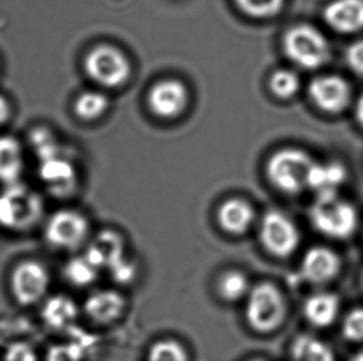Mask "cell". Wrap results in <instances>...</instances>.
I'll return each mask as SVG.
<instances>
[{"instance_id": "obj_1", "label": "cell", "mask_w": 363, "mask_h": 361, "mask_svg": "<svg viewBox=\"0 0 363 361\" xmlns=\"http://www.w3.org/2000/svg\"><path fill=\"white\" fill-rule=\"evenodd\" d=\"M245 316L250 329L255 333L277 332L288 316L284 293L269 281L255 283L245 298Z\"/></svg>"}, {"instance_id": "obj_2", "label": "cell", "mask_w": 363, "mask_h": 361, "mask_svg": "<svg viewBox=\"0 0 363 361\" xmlns=\"http://www.w3.org/2000/svg\"><path fill=\"white\" fill-rule=\"evenodd\" d=\"M310 222L325 236L347 239L357 229L359 214L354 205L340 200L336 190H321L310 210Z\"/></svg>"}, {"instance_id": "obj_3", "label": "cell", "mask_w": 363, "mask_h": 361, "mask_svg": "<svg viewBox=\"0 0 363 361\" xmlns=\"http://www.w3.org/2000/svg\"><path fill=\"white\" fill-rule=\"evenodd\" d=\"M313 165L314 161L306 152L298 149H284L270 157L267 176L272 185L285 195H299L308 188Z\"/></svg>"}, {"instance_id": "obj_4", "label": "cell", "mask_w": 363, "mask_h": 361, "mask_svg": "<svg viewBox=\"0 0 363 361\" xmlns=\"http://www.w3.org/2000/svg\"><path fill=\"white\" fill-rule=\"evenodd\" d=\"M284 50L286 56L303 69H319L330 59L328 40L310 25L291 28L284 36Z\"/></svg>"}, {"instance_id": "obj_5", "label": "cell", "mask_w": 363, "mask_h": 361, "mask_svg": "<svg viewBox=\"0 0 363 361\" xmlns=\"http://www.w3.org/2000/svg\"><path fill=\"white\" fill-rule=\"evenodd\" d=\"M259 240L268 254L286 259L299 248L301 235L289 217L279 210H269L260 220Z\"/></svg>"}, {"instance_id": "obj_6", "label": "cell", "mask_w": 363, "mask_h": 361, "mask_svg": "<svg viewBox=\"0 0 363 361\" xmlns=\"http://www.w3.org/2000/svg\"><path fill=\"white\" fill-rule=\"evenodd\" d=\"M49 270L36 260H24L15 266L10 275V291L23 307L41 302L49 292Z\"/></svg>"}, {"instance_id": "obj_7", "label": "cell", "mask_w": 363, "mask_h": 361, "mask_svg": "<svg viewBox=\"0 0 363 361\" xmlns=\"http://www.w3.org/2000/svg\"><path fill=\"white\" fill-rule=\"evenodd\" d=\"M89 219L77 210H57L50 215L45 224V240L56 249H79L89 239Z\"/></svg>"}, {"instance_id": "obj_8", "label": "cell", "mask_w": 363, "mask_h": 361, "mask_svg": "<svg viewBox=\"0 0 363 361\" xmlns=\"http://www.w3.org/2000/svg\"><path fill=\"white\" fill-rule=\"evenodd\" d=\"M89 79L104 87H119L130 74V64L122 51L108 45L94 47L84 59Z\"/></svg>"}, {"instance_id": "obj_9", "label": "cell", "mask_w": 363, "mask_h": 361, "mask_svg": "<svg viewBox=\"0 0 363 361\" xmlns=\"http://www.w3.org/2000/svg\"><path fill=\"white\" fill-rule=\"evenodd\" d=\"M341 259L334 250L314 246L305 253L301 260L300 275L313 285H325L339 276Z\"/></svg>"}, {"instance_id": "obj_10", "label": "cell", "mask_w": 363, "mask_h": 361, "mask_svg": "<svg viewBox=\"0 0 363 361\" xmlns=\"http://www.w3.org/2000/svg\"><path fill=\"white\" fill-rule=\"evenodd\" d=\"M310 97L318 107L328 113H340L347 107L351 97L350 86L339 76H321L309 87Z\"/></svg>"}, {"instance_id": "obj_11", "label": "cell", "mask_w": 363, "mask_h": 361, "mask_svg": "<svg viewBox=\"0 0 363 361\" xmlns=\"http://www.w3.org/2000/svg\"><path fill=\"white\" fill-rule=\"evenodd\" d=\"M127 308L122 293L114 290H99L84 299V316L99 326H111L119 321Z\"/></svg>"}, {"instance_id": "obj_12", "label": "cell", "mask_w": 363, "mask_h": 361, "mask_svg": "<svg viewBox=\"0 0 363 361\" xmlns=\"http://www.w3.org/2000/svg\"><path fill=\"white\" fill-rule=\"evenodd\" d=\"M189 102V93L177 79L162 81L149 92V107L157 117L174 118L184 112Z\"/></svg>"}, {"instance_id": "obj_13", "label": "cell", "mask_w": 363, "mask_h": 361, "mask_svg": "<svg viewBox=\"0 0 363 361\" xmlns=\"http://www.w3.org/2000/svg\"><path fill=\"white\" fill-rule=\"evenodd\" d=\"M255 217L253 205L241 198L225 200L217 210V223L225 233L232 236H242L248 233Z\"/></svg>"}, {"instance_id": "obj_14", "label": "cell", "mask_w": 363, "mask_h": 361, "mask_svg": "<svg viewBox=\"0 0 363 361\" xmlns=\"http://www.w3.org/2000/svg\"><path fill=\"white\" fill-rule=\"evenodd\" d=\"M324 19L339 33H357L363 29V0H334L325 8Z\"/></svg>"}, {"instance_id": "obj_15", "label": "cell", "mask_w": 363, "mask_h": 361, "mask_svg": "<svg viewBox=\"0 0 363 361\" xmlns=\"http://www.w3.org/2000/svg\"><path fill=\"white\" fill-rule=\"evenodd\" d=\"M124 241L122 235L113 230H104L97 234L89 244L84 256L97 269H111L113 265L123 259Z\"/></svg>"}, {"instance_id": "obj_16", "label": "cell", "mask_w": 363, "mask_h": 361, "mask_svg": "<svg viewBox=\"0 0 363 361\" xmlns=\"http://www.w3.org/2000/svg\"><path fill=\"white\" fill-rule=\"evenodd\" d=\"M0 222L15 229H26L35 224L41 217V203L31 195H21L11 200L10 205L0 202Z\"/></svg>"}, {"instance_id": "obj_17", "label": "cell", "mask_w": 363, "mask_h": 361, "mask_svg": "<svg viewBox=\"0 0 363 361\" xmlns=\"http://www.w3.org/2000/svg\"><path fill=\"white\" fill-rule=\"evenodd\" d=\"M340 298L335 293H316L304 303V317L315 328H328L336 321Z\"/></svg>"}, {"instance_id": "obj_18", "label": "cell", "mask_w": 363, "mask_h": 361, "mask_svg": "<svg viewBox=\"0 0 363 361\" xmlns=\"http://www.w3.org/2000/svg\"><path fill=\"white\" fill-rule=\"evenodd\" d=\"M79 307L72 298L65 294L50 297L43 306L41 317L52 329H65L79 317Z\"/></svg>"}, {"instance_id": "obj_19", "label": "cell", "mask_w": 363, "mask_h": 361, "mask_svg": "<svg viewBox=\"0 0 363 361\" xmlns=\"http://www.w3.org/2000/svg\"><path fill=\"white\" fill-rule=\"evenodd\" d=\"M23 172V152L19 142L11 137H0V180L14 183Z\"/></svg>"}, {"instance_id": "obj_20", "label": "cell", "mask_w": 363, "mask_h": 361, "mask_svg": "<svg viewBox=\"0 0 363 361\" xmlns=\"http://www.w3.org/2000/svg\"><path fill=\"white\" fill-rule=\"evenodd\" d=\"M250 288V280L238 270H228L217 278L216 292L223 302L236 303L245 299Z\"/></svg>"}, {"instance_id": "obj_21", "label": "cell", "mask_w": 363, "mask_h": 361, "mask_svg": "<svg viewBox=\"0 0 363 361\" xmlns=\"http://www.w3.org/2000/svg\"><path fill=\"white\" fill-rule=\"evenodd\" d=\"M293 361H335L334 353L318 338L300 336L291 345Z\"/></svg>"}, {"instance_id": "obj_22", "label": "cell", "mask_w": 363, "mask_h": 361, "mask_svg": "<svg viewBox=\"0 0 363 361\" xmlns=\"http://www.w3.org/2000/svg\"><path fill=\"white\" fill-rule=\"evenodd\" d=\"M97 269L84 255L76 256L66 263L64 268V277L74 287H87L99 278Z\"/></svg>"}, {"instance_id": "obj_23", "label": "cell", "mask_w": 363, "mask_h": 361, "mask_svg": "<svg viewBox=\"0 0 363 361\" xmlns=\"http://www.w3.org/2000/svg\"><path fill=\"white\" fill-rule=\"evenodd\" d=\"M108 108V99L104 93L89 91L79 94L74 103V110L84 120H92L101 117Z\"/></svg>"}, {"instance_id": "obj_24", "label": "cell", "mask_w": 363, "mask_h": 361, "mask_svg": "<svg viewBox=\"0 0 363 361\" xmlns=\"http://www.w3.org/2000/svg\"><path fill=\"white\" fill-rule=\"evenodd\" d=\"M147 361H190V357L182 343L174 339H162L150 347Z\"/></svg>"}, {"instance_id": "obj_25", "label": "cell", "mask_w": 363, "mask_h": 361, "mask_svg": "<svg viewBox=\"0 0 363 361\" xmlns=\"http://www.w3.org/2000/svg\"><path fill=\"white\" fill-rule=\"evenodd\" d=\"M269 87L277 97L288 99L294 97L295 93L299 91L300 81L294 72L288 69H279L272 74Z\"/></svg>"}, {"instance_id": "obj_26", "label": "cell", "mask_w": 363, "mask_h": 361, "mask_svg": "<svg viewBox=\"0 0 363 361\" xmlns=\"http://www.w3.org/2000/svg\"><path fill=\"white\" fill-rule=\"evenodd\" d=\"M238 8L252 18H272L278 14L284 0H235Z\"/></svg>"}, {"instance_id": "obj_27", "label": "cell", "mask_w": 363, "mask_h": 361, "mask_svg": "<svg viewBox=\"0 0 363 361\" xmlns=\"http://www.w3.org/2000/svg\"><path fill=\"white\" fill-rule=\"evenodd\" d=\"M342 336L349 342H363V307L354 308L346 314L342 322Z\"/></svg>"}, {"instance_id": "obj_28", "label": "cell", "mask_w": 363, "mask_h": 361, "mask_svg": "<svg viewBox=\"0 0 363 361\" xmlns=\"http://www.w3.org/2000/svg\"><path fill=\"white\" fill-rule=\"evenodd\" d=\"M84 353L74 343L55 344L49 348L45 361H82Z\"/></svg>"}, {"instance_id": "obj_29", "label": "cell", "mask_w": 363, "mask_h": 361, "mask_svg": "<svg viewBox=\"0 0 363 361\" xmlns=\"http://www.w3.org/2000/svg\"><path fill=\"white\" fill-rule=\"evenodd\" d=\"M4 361H39L34 348L26 343L11 344L4 354Z\"/></svg>"}, {"instance_id": "obj_30", "label": "cell", "mask_w": 363, "mask_h": 361, "mask_svg": "<svg viewBox=\"0 0 363 361\" xmlns=\"http://www.w3.org/2000/svg\"><path fill=\"white\" fill-rule=\"evenodd\" d=\"M346 59L356 74L363 76V40L350 46L346 52Z\"/></svg>"}, {"instance_id": "obj_31", "label": "cell", "mask_w": 363, "mask_h": 361, "mask_svg": "<svg viewBox=\"0 0 363 361\" xmlns=\"http://www.w3.org/2000/svg\"><path fill=\"white\" fill-rule=\"evenodd\" d=\"M109 270L112 271L113 277L116 278L118 282H129V281H132L134 275H135L134 266L127 263L124 259L118 261L117 264L113 265Z\"/></svg>"}, {"instance_id": "obj_32", "label": "cell", "mask_w": 363, "mask_h": 361, "mask_svg": "<svg viewBox=\"0 0 363 361\" xmlns=\"http://www.w3.org/2000/svg\"><path fill=\"white\" fill-rule=\"evenodd\" d=\"M10 117V104L6 98L0 96V125L4 124Z\"/></svg>"}, {"instance_id": "obj_33", "label": "cell", "mask_w": 363, "mask_h": 361, "mask_svg": "<svg viewBox=\"0 0 363 361\" xmlns=\"http://www.w3.org/2000/svg\"><path fill=\"white\" fill-rule=\"evenodd\" d=\"M356 117H357L359 124L363 127V94L359 98L357 105H356Z\"/></svg>"}, {"instance_id": "obj_34", "label": "cell", "mask_w": 363, "mask_h": 361, "mask_svg": "<svg viewBox=\"0 0 363 361\" xmlns=\"http://www.w3.org/2000/svg\"><path fill=\"white\" fill-rule=\"evenodd\" d=\"M351 361H363V350L357 353V354H356V355H354V357L351 359Z\"/></svg>"}, {"instance_id": "obj_35", "label": "cell", "mask_w": 363, "mask_h": 361, "mask_svg": "<svg viewBox=\"0 0 363 361\" xmlns=\"http://www.w3.org/2000/svg\"><path fill=\"white\" fill-rule=\"evenodd\" d=\"M361 281H362V286H363V271H362V275H361Z\"/></svg>"}, {"instance_id": "obj_36", "label": "cell", "mask_w": 363, "mask_h": 361, "mask_svg": "<svg viewBox=\"0 0 363 361\" xmlns=\"http://www.w3.org/2000/svg\"><path fill=\"white\" fill-rule=\"evenodd\" d=\"M250 361H264V360H259V359H255V360H250Z\"/></svg>"}]
</instances>
